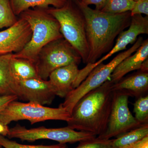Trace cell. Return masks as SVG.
Returning a JSON list of instances; mask_svg holds the SVG:
<instances>
[{
	"label": "cell",
	"instance_id": "28",
	"mask_svg": "<svg viewBox=\"0 0 148 148\" xmlns=\"http://www.w3.org/2000/svg\"><path fill=\"white\" fill-rule=\"evenodd\" d=\"M131 148H148V136L136 143Z\"/></svg>",
	"mask_w": 148,
	"mask_h": 148
},
{
	"label": "cell",
	"instance_id": "7",
	"mask_svg": "<svg viewBox=\"0 0 148 148\" xmlns=\"http://www.w3.org/2000/svg\"><path fill=\"white\" fill-rule=\"evenodd\" d=\"M82 61L76 50L64 38L52 41L42 48L35 62L39 78L47 80L56 69Z\"/></svg>",
	"mask_w": 148,
	"mask_h": 148
},
{
	"label": "cell",
	"instance_id": "10",
	"mask_svg": "<svg viewBox=\"0 0 148 148\" xmlns=\"http://www.w3.org/2000/svg\"><path fill=\"white\" fill-rule=\"evenodd\" d=\"M148 34V16L138 14L131 16V22L128 29L123 31L117 38L116 42L111 50L106 55L93 64H87L79 70L75 84L79 85L94 68L117 52L126 49L128 45L134 44L141 34Z\"/></svg>",
	"mask_w": 148,
	"mask_h": 148
},
{
	"label": "cell",
	"instance_id": "25",
	"mask_svg": "<svg viewBox=\"0 0 148 148\" xmlns=\"http://www.w3.org/2000/svg\"><path fill=\"white\" fill-rule=\"evenodd\" d=\"M130 13L131 16L142 14L148 16V0H137L135 1Z\"/></svg>",
	"mask_w": 148,
	"mask_h": 148
},
{
	"label": "cell",
	"instance_id": "15",
	"mask_svg": "<svg viewBox=\"0 0 148 148\" xmlns=\"http://www.w3.org/2000/svg\"><path fill=\"white\" fill-rule=\"evenodd\" d=\"M113 91L126 93L129 96L138 98L147 92L148 72L139 71L125 78H123L112 86Z\"/></svg>",
	"mask_w": 148,
	"mask_h": 148
},
{
	"label": "cell",
	"instance_id": "32",
	"mask_svg": "<svg viewBox=\"0 0 148 148\" xmlns=\"http://www.w3.org/2000/svg\"><path fill=\"white\" fill-rule=\"evenodd\" d=\"M134 1H137V0H134Z\"/></svg>",
	"mask_w": 148,
	"mask_h": 148
},
{
	"label": "cell",
	"instance_id": "30",
	"mask_svg": "<svg viewBox=\"0 0 148 148\" xmlns=\"http://www.w3.org/2000/svg\"><path fill=\"white\" fill-rule=\"evenodd\" d=\"M140 70V71L148 72V58L143 62Z\"/></svg>",
	"mask_w": 148,
	"mask_h": 148
},
{
	"label": "cell",
	"instance_id": "31",
	"mask_svg": "<svg viewBox=\"0 0 148 148\" xmlns=\"http://www.w3.org/2000/svg\"><path fill=\"white\" fill-rule=\"evenodd\" d=\"M3 147L1 146L0 145V148H3Z\"/></svg>",
	"mask_w": 148,
	"mask_h": 148
},
{
	"label": "cell",
	"instance_id": "13",
	"mask_svg": "<svg viewBox=\"0 0 148 148\" xmlns=\"http://www.w3.org/2000/svg\"><path fill=\"white\" fill-rule=\"evenodd\" d=\"M79 72L78 65L72 64L56 69L51 73L48 80L56 95L66 98L73 89L74 84Z\"/></svg>",
	"mask_w": 148,
	"mask_h": 148
},
{
	"label": "cell",
	"instance_id": "8",
	"mask_svg": "<svg viewBox=\"0 0 148 148\" xmlns=\"http://www.w3.org/2000/svg\"><path fill=\"white\" fill-rule=\"evenodd\" d=\"M96 136L88 132H78L68 126L60 128H47L42 126L28 129L18 124L9 128L7 135L10 139L17 138L23 141L32 142L39 140H49L62 144L92 140Z\"/></svg>",
	"mask_w": 148,
	"mask_h": 148
},
{
	"label": "cell",
	"instance_id": "12",
	"mask_svg": "<svg viewBox=\"0 0 148 148\" xmlns=\"http://www.w3.org/2000/svg\"><path fill=\"white\" fill-rule=\"evenodd\" d=\"M32 36L29 23L20 17L13 26L0 32V54L18 53L29 42Z\"/></svg>",
	"mask_w": 148,
	"mask_h": 148
},
{
	"label": "cell",
	"instance_id": "18",
	"mask_svg": "<svg viewBox=\"0 0 148 148\" xmlns=\"http://www.w3.org/2000/svg\"><path fill=\"white\" fill-rule=\"evenodd\" d=\"M67 1V0H10L12 8L16 16L29 9H47L50 6L60 8L65 5Z\"/></svg>",
	"mask_w": 148,
	"mask_h": 148
},
{
	"label": "cell",
	"instance_id": "2",
	"mask_svg": "<svg viewBox=\"0 0 148 148\" xmlns=\"http://www.w3.org/2000/svg\"><path fill=\"white\" fill-rule=\"evenodd\" d=\"M113 84L108 80L82 97L72 110L67 126L96 136L104 133L108 127L112 105Z\"/></svg>",
	"mask_w": 148,
	"mask_h": 148
},
{
	"label": "cell",
	"instance_id": "19",
	"mask_svg": "<svg viewBox=\"0 0 148 148\" xmlns=\"http://www.w3.org/2000/svg\"><path fill=\"white\" fill-rule=\"evenodd\" d=\"M148 136V123L132 129L113 139L114 148H131L136 143Z\"/></svg>",
	"mask_w": 148,
	"mask_h": 148
},
{
	"label": "cell",
	"instance_id": "22",
	"mask_svg": "<svg viewBox=\"0 0 148 148\" xmlns=\"http://www.w3.org/2000/svg\"><path fill=\"white\" fill-rule=\"evenodd\" d=\"M133 106L135 119L141 124L148 123V95L137 98Z\"/></svg>",
	"mask_w": 148,
	"mask_h": 148
},
{
	"label": "cell",
	"instance_id": "29",
	"mask_svg": "<svg viewBox=\"0 0 148 148\" xmlns=\"http://www.w3.org/2000/svg\"><path fill=\"white\" fill-rule=\"evenodd\" d=\"M9 131V128L8 125H5L0 121V135L5 137L7 136Z\"/></svg>",
	"mask_w": 148,
	"mask_h": 148
},
{
	"label": "cell",
	"instance_id": "5",
	"mask_svg": "<svg viewBox=\"0 0 148 148\" xmlns=\"http://www.w3.org/2000/svg\"><path fill=\"white\" fill-rule=\"evenodd\" d=\"M143 40V37H139L131 47L119 53L108 64L101 63L96 66L77 87L73 89L66 96L64 103H61L59 106L66 109L71 114L73 108L80 98L87 92L99 87L110 79L116 67L125 58L135 53Z\"/></svg>",
	"mask_w": 148,
	"mask_h": 148
},
{
	"label": "cell",
	"instance_id": "26",
	"mask_svg": "<svg viewBox=\"0 0 148 148\" xmlns=\"http://www.w3.org/2000/svg\"><path fill=\"white\" fill-rule=\"evenodd\" d=\"M107 1V0H82L80 2L85 5H94L95 6V10H101L105 6Z\"/></svg>",
	"mask_w": 148,
	"mask_h": 148
},
{
	"label": "cell",
	"instance_id": "3",
	"mask_svg": "<svg viewBox=\"0 0 148 148\" xmlns=\"http://www.w3.org/2000/svg\"><path fill=\"white\" fill-rule=\"evenodd\" d=\"M19 15L29 23L32 36L22 50L12 55L14 58L28 59L35 64L37 56L42 47L52 41L63 38L60 25L45 9H29Z\"/></svg>",
	"mask_w": 148,
	"mask_h": 148
},
{
	"label": "cell",
	"instance_id": "4",
	"mask_svg": "<svg viewBox=\"0 0 148 148\" xmlns=\"http://www.w3.org/2000/svg\"><path fill=\"white\" fill-rule=\"evenodd\" d=\"M45 9L58 21L63 38L79 53L83 62L87 64L89 51L85 18L75 2L74 4L71 0H67L60 8L49 7Z\"/></svg>",
	"mask_w": 148,
	"mask_h": 148
},
{
	"label": "cell",
	"instance_id": "1",
	"mask_svg": "<svg viewBox=\"0 0 148 148\" xmlns=\"http://www.w3.org/2000/svg\"><path fill=\"white\" fill-rule=\"evenodd\" d=\"M75 2L84 15L88 47L87 64L95 63L103 54L113 47L119 35L129 27L131 22L130 12L112 14L93 9L79 0Z\"/></svg>",
	"mask_w": 148,
	"mask_h": 148
},
{
	"label": "cell",
	"instance_id": "6",
	"mask_svg": "<svg viewBox=\"0 0 148 148\" xmlns=\"http://www.w3.org/2000/svg\"><path fill=\"white\" fill-rule=\"evenodd\" d=\"M70 118L71 114L62 107L49 108L34 102L24 103L13 101L0 112V121L6 125L12 122L23 120L29 121L32 125L47 120L64 121L67 122Z\"/></svg>",
	"mask_w": 148,
	"mask_h": 148
},
{
	"label": "cell",
	"instance_id": "24",
	"mask_svg": "<svg viewBox=\"0 0 148 148\" xmlns=\"http://www.w3.org/2000/svg\"><path fill=\"white\" fill-rule=\"evenodd\" d=\"M75 148H114L112 140H105L96 138L92 140L80 142Z\"/></svg>",
	"mask_w": 148,
	"mask_h": 148
},
{
	"label": "cell",
	"instance_id": "21",
	"mask_svg": "<svg viewBox=\"0 0 148 148\" xmlns=\"http://www.w3.org/2000/svg\"><path fill=\"white\" fill-rule=\"evenodd\" d=\"M135 3L134 0H107L101 11L112 14H117L130 12Z\"/></svg>",
	"mask_w": 148,
	"mask_h": 148
},
{
	"label": "cell",
	"instance_id": "17",
	"mask_svg": "<svg viewBox=\"0 0 148 148\" xmlns=\"http://www.w3.org/2000/svg\"><path fill=\"white\" fill-rule=\"evenodd\" d=\"M12 54L10 67L12 74L16 81L39 78L34 63L25 58H14Z\"/></svg>",
	"mask_w": 148,
	"mask_h": 148
},
{
	"label": "cell",
	"instance_id": "16",
	"mask_svg": "<svg viewBox=\"0 0 148 148\" xmlns=\"http://www.w3.org/2000/svg\"><path fill=\"white\" fill-rule=\"evenodd\" d=\"M11 54H0V96H17V81L12 75L10 67Z\"/></svg>",
	"mask_w": 148,
	"mask_h": 148
},
{
	"label": "cell",
	"instance_id": "11",
	"mask_svg": "<svg viewBox=\"0 0 148 148\" xmlns=\"http://www.w3.org/2000/svg\"><path fill=\"white\" fill-rule=\"evenodd\" d=\"M18 98L44 105L51 104L56 94L48 80L37 78L17 81Z\"/></svg>",
	"mask_w": 148,
	"mask_h": 148
},
{
	"label": "cell",
	"instance_id": "23",
	"mask_svg": "<svg viewBox=\"0 0 148 148\" xmlns=\"http://www.w3.org/2000/svg\"><path fill=\"white\" fill-rule=\"evenodd\" d=\"M0 145L4 148H66V144H59L52 145H22L16 141L9 140L0 135Z\"/></svg>",
	"mask_w": 148,
	"mask_h": 148
},
{
	"label": "cell",
	"instance_id": "20",
	"mask_svg": "<svg viewBox=\"0 0 148 148\" xmlns=\"http://www.w3.org/2000/svg\"><path fill=\"white\" fill-rule=\"evenodd\" d=\"M18 20L12 8L10 0H0V29L12 27Z\"/></svg>",
	"mask_w": 148,
	"mask_h": 148
},
{
	"label": "cell",
	"instance_id": "14",
	"mask_svg": "<svg viewBox=\"0 0 148 148\" xmlns=\"http://www.w3.org/2000/svg\"><path fill=\"white\" fill-rule=\"evenodd\" d=\"M133 53L125 58L116 67L110 78L112 83L118 82L130 72L140 70L143 62L148 58V39L143 40L140 47Z\"/></svg>",
	"mask_w": 148,
	"mask_h": 148
},
{
	"label": "cell",
	"instance_id": "9",
	"mask_svg": "<svg viewBox=\"0 0 148 148\" xmlns=\"http://www.w3.org/2000/svg\"><path fill=\"white\" fill-rule=\"evenodd\" d=\"M130 96L124 92L114 91L113 100L106 131L99 139L109 140L143 125L133 116L128 108Z\"/></svg>",
	"mask_w": 148,
	"mask_h": 148
},
{
	"label": "cell",
	"instance_id": "27",
	"mask_svg": "<svg viewBox=\"0 0 148 148\" xmlns=\"http://www.w3.org/2000/svg\"><path fill=\"white\" fill-rule=\"evenodd\" d=\"M18 98L16 95L0 96V112L3 110L12 101H16Z\"/></svg>",
	"mask_w": 148,
	"mask_h": 148
}]
</instances>
